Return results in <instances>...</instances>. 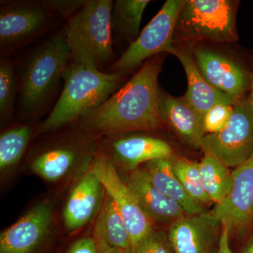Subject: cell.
I'll return each mask as SVG.
<instances>
[{"label": "cell", "instance_id": "obj_11", "mask_svg": "<svg viewBox=\"0 0 253 253\" xmlns=\"http://www.w3.org/2000/svg\"><path fill=\"white\" fill-rule=\"evenodd\" d=\"M195 63L211 85L234 100L243 99L251 88L252 74L230 55L208 46L195 44Z\"/></svg>", "mask_w": 253, "mask_h": 253}, {"label": "cell", "instance_id": "obj_12", "mask_svg": "<svg viewBox=\"0 0 253 253\" xmlns=\"http://www.w3.org/2000/svg\"><path fill=\"white\" fill-rule=\"evenodd\" d=\"M42 1H9L0 9V44L11 51L31 41L52 16Z\"/></svg>", "mask_w": 253, "mask_h": 253}, {"label": "cell", "instance_id": "obj_9", "mask_svg": "<svg viewBox=\"0 0 253 253\" xmlns=\"http://www.w3.org/2000/svg\"><path fill=\"white\" fill-rule=\"evenodd\" d=\"M89 169L101 181L105 193L112 199L126 221L131 244L148 235L154 229L153 221L141 209L130 188L122 180L109 156L99 151Z\"/></svg>", "mask_w": 253, "mask_h": 253}, {"label": "cell", "instance_id": "obj_26", "mask_svg": "<svg viewBox=\"0 0 253 253\" xmlns=\"http://www.w3.org/2000/svg\"><path fill=\"white\" fill-rule=\"evenodd\" d=\"M17 81L12 64L7 60L0 63V117L5 121L11 116L14 109L17 93Z\"/></svg>", "mask_w": 253, "mask_h": 253}, {"label": "cell", "instance_id": "obj_32", "mask_svg": "<svg viewBox=\"0 0 253 253\" xmlns=\"http://www.w3.org/2000/svg\"><path fill=\"white\" fill-rule=\"evenodd\" d=\"M94 239L97 246V253H126L122 250L111 246L103 239Z\"/></svg>", "mask_w": 253, "mask_h": 253}, {"label": "cell", "instance_id": "obj_18", "mask_svg": "<svg viewBox=\"0 0 253 253\" xmlns=\"http://www.w3.org/2000/svg\"><path fill=\"white\" fill-rule=\"evenodd\" d=\"M197 42H175L171 54L180 61L187 78V91L184 99L201 115L205 116L208 110L219 104L234 105L235 101L223 94L208 83L195 63L193 50Z\"/></svg>", "mask_w": 253, "mask_h": 253}, {"label": "cell", "instance_id": "obj_10", "mask_svg": "<svg viewBox=\"0 0 253 253\" xmlns=\"http://www.w3.org/2000/svg\"><path fill=\"white\" fill-rule=\"evenodd\" d=\"M54 206L38 203L13 225L1 231L0 253H44L51 241Z\"/></svg>", "mask_w": 253, "mask_h": 253}, {"label": "cell", "instance_id": "obj_25", "mask_svg": "<svg viewBox=\"0 0 253 253\" xmlns=\"http://www.w3.org/2000/svg\"><path fill=\"white\" fill-rule=\"evenodd\" d=\"M172 168L183 187L194 201L204 207L213 203L205 192L200 172L199 163L185 158L172 159Z\"/></svg>", "mask_w": 253, "mask_h": 253}, {"label": "cell", "instance_id": "obj_27", "mask_svg": "<svg viewBox=\"0 0 253 253\" xmlns=\"http://www.w3.org/2000/svg\"><path fill=\"white\" fill-rule=\"evenodd\" d=\"M126 253H174L167 234L153 229L148 235L130 245Z\"/></svg>", "mask_w": 253, "mask_h": 253}, {"label": "cell", "instance_id": "obj_28", "mask_svg": "<svg viewBox=\"0 0 253 253\" xmlns=\"http://www.w3.org/2000/svg\"><path fill=\"white\" fill-rule=\"evenodd\" d=\"M234 111V105L219 104L208 110L204 116V130L206 134L220 131L229 122Z\"/></svg>", "mask_w": 253, "mask_h": 253}, {"label": "cell", "instance_id": "obj_31", "mask_svg": "<svg viewBox=\"0 0 253 253\" xmlns=\"http://www.w3.org/2000/svg\"><path fill=\"white\" fill-rule=\"evenodd\" d=\"M229 236L230 234H229V229L225 226H222V231H221L217 253H233L229 245Z\"/></svg>", "mask_w": 253, "mask_h": 253}, {"label": "cell", "instance_id": "obj_20", "mask_svg": "<svg viewBox=\"0 0 253 253\" xmlns=\"http://www.w3.org/2000/svg\"><path fill=\"white\" fill-rule=\"evenodd\" d=\"M143 168L155 187L179 205L186 215H194L207 211L206 207L194 201L183 187L173 170L172 158L150 161Z\"/></svg>", "mask_w": 253, "mask_h": 253}, {"label": "cell", "instance_id": "obj_3", "mask_svg": "<svg viewBox=\"0 0 253 253\" xmlns=\"http://www.w3.org/2000/svg\"><path fill=\"white\" fill-rule=\"evenodd\" d=\"M71 58L72 51L64 31L51 37L28 56L19 82L23 111L36 116L44 110Z\"/></svg>", "mask_w": 253, "mask_h": 253}, {"label": "cell", "instance_id": "obj_7", "mask_svg": "<svg viewBox=\"0 0 253 253\" xmlns=\"http://www.w3.org/2000/svg\"><path fill=\"white\" fill-rule=\"evenodd\" d=\"M186 0H168L139 36L113 65L111 73L126 75L161 53H172L176 22Z\"/></svg>", "mask_w": 253, "mask_h": 253}, {"label": "cell", "instance_id": "obj_21", "mask_svg": "<svg viewBox=\"0 0 253 253\" xmlns=\"http://www.w3.org/2000/svg\"><path fill=\"white\" fill-rule=\"evenodd\" d=\"M93 237L103 239L125 253L130 247V236L126 221L112 199L106 193L95 224Z\"/></svg>", "mask_w": 253, "mask_h": 253}, {"label": "cell", "instance_id": "obj_4", "mask_svg": "<svg viewBox=\"0 0 253 253\" xmlns=\"http://www.w3.org/2000/svg\"><path fill=\"white\" fill-rule=\"evenodd\" d=\"M111 0H87L68 18L64 31L72 51V59L98 68L113 55Z\"/></svg>", "mask_w": 253, "mask_h": 253}, {"label": "cell", "instance_id": "obj_29", "mask_svg": "<svg viewBox=\"0 0 253 253\" xmlns=\"http://www.w3.org/2000/svg\"><path fill=\"white\" fill-rule=\"evenodd\" d=\"M86 2L84 0H45L43 5L53 14L71 18Z\"/></svg>", "mask_w": 253, "mask_h": 253}, {"label": "cell", "instance_id": "obj_17", "mask_svg": "<svg viewBox=\"0 0 253 253\" xmlns=\"http://www.w3.org/2000/svg\"><path fill=\"white\" fill-rule=\"evenodd\" d=\"M104 192L101 181L88 169L73 188L63 208V223L68 232L79 230L99 214Z\"/></svg>", "mask_w": 253, "mask_h": 253}, {"label": "cell", "instance_id": "obj_23", "mask_svg": "<svg viewBox=\"0 0 253 253\" xmlns=\"http://www.w3.org/2000/svg\"><path fill=\"white\" fill-rule=\"evenodd\" d=\"M149 0H116L113 1L112 28L131 42L139 36L141 18Z\"/></svg>", "mask_w": 253, "mask_h": 253}, {"label": "cell", "instance_id": "obj_6", "mask_svg": "<svg viewBox=\"0 0 253 253\" xmlns=\"http://www.w3.org/2000/svg\"><path fill=\"white\" fill-rule=\"evenodd\" d=\"M79 129L38 148L30 163L32 172L49 182L63 180L73 172H86L99 151L94 137Z\"/></svg>", "mask_w": 253, "mask_h": 253}, {"label": "cell", "instance_id": "obj_13", "mask_svg": "<svg viewBox=\"0 0 253 253\" xmlns=\"http://www.w3.org/2000/svg\"><path fill=\"white\" fill-rule=\"evenodd\" d=\"M232 174L230 193L212 211L229 234L242 236L253 225V156L236 168Z\"/></svg>", "mask_w": 253, "mask_h": 253}, {"label": "cell", "instance_id": "obj_30", "mask_svg": "<svg viewBox=\"0 0 253 253\" xmlns=\"http://www.w3.org/2000/svg\"><path fill=\"white\" fill-rule=\"evenodd\" d=\"M65 253H97V246L94 237H83L74 241Z\"/></svg>", "mask_w": 253, "mask_h": 253}, {"label": "cell", "instance_id": "obj_5", "mask_svg": "<svg viewBox=\"0 0 253 253\" xmlns=\"http://www.w3.org/2000/svg\"><path fill=\"white\" fill-rule=\"evenodd\" d=\"M239 5V1L234 0H186L176 22L174 41L185 43L237 41Z\"/></svg>", "mask_w": 253, "mask_h": 253}, {"label": "cell", "instance_id": "obj_15", "mask_svg": "<svg viewBox=\"0 0 253 253\" xmlns=\"http://www.w3.org/2000/svg\"><path fill=\"white\" fill-rule=\"evenodd\" d=\"M106 154L115 166L126 172L139 168L143 163L162 158H172L173 150L167 141L146 134H126L104 136Z\"/></svg>", "mask_w": 253, "mask_h": 253}, {"label": "cell", "instance_id": "obj_34", "mask_svg": "<svg viewBox=\"0 0 253 253\" xmlns=\"http://www.w3.org/2000/svg\"><path fill=\"white\" fill-rule=\"evenodd\" d=\"M251 94H250L249 99L251 104L253 105V73H252V79H251Z\"/></svg>", "mask_w": 253, "mask_h": 253}, {"label": "cell", "instance_id": "obj_1", "mask_svg": "<svg viewBox=\"0 0 253 253\" xmlns=\"http://www.w3.org/2000/svg\"><path fill=\"white\" fill-rule=\"evenodd\" d=\"M159 55L144 62L121 89L78 121V127L93 136L158 130L164 126L158 107Z\"/></svg>", "mask_w": 253, "mask_h": 253}, {"label": "cell", "instance_id": "obj_33", "mask_svg": "<svg viewBox=\"0 0 253 253\" xmlns=\"http://www.w3.org/2000/svg\"><path fill=\"white\" fill-rule=\"evenodd\" d=\"M239 253H253V231Z\"/></svg>", "mask_w": 253, "mask_h": 253}, {"label": "cell", "instance_id": "obj_19", "mask_svg": "<svg viewBox=\"0 0 253 253\" xmlns=\"http://www.w3.org/2000/svg\"><path fill=\"white\" fill-rule=\"evenodd\" d=\"M127 172L126 184L151 221L170 224L186 215L179 205L155 187L144 168L139 167Z\"/></svg>", "mask_w": 253, "mask_h": 253}, {"label": "cell", "instance_id": "obj_14", "mask_svg": "<svg viewBox=\"0 0 253 253\" xmlns=\"http://www.w3.org/2000/svg\"><path fill=\"white\" fill-rule=\"evenodd\" d=\"M221 231V221L206 211L174 221L167 236L174 253H217Z\"/></svg>", "mask_w": 253, "mask_h": 253}, {"label": "cell", "instance_id": "obj_8", "mask_svg": "<svg viewBox=\"0 0 253 253\" xmlns=\"http://www.w3.org/2000/svg\"><path fill=\"white\" fill-rule=\"evenodd\" d=\"M201 149L228 168H237L253 156V105L249 99L234 104L226 126L219 132L206 134Z\"/></svg>", "mask_w": 253, "mask_h": 253}, {"label": "cell", "instance_id": "obj_22", "mask_svg": "<svg viewBox=\"0 0 253 253\" xmlns=\"http://www.w3.org/2000/svg\"><path fill=\"white\" fill-rule=\"evenodd\" d=\"M199 166L205 192L213 204H220L232 189V172L224 163L209 155H205Z\"/></svg>", "mask_w": 253, "mask_h": 253}, {"label": "cell", "instance_id": "obj_24", "mask_svg": "<svg viewBox=\"0 0 253 253\" xmlns=\"http://www.w3.org/2000/svg\"><path fill=\"white\" fill-rule=\"evenodd\" d=\"M32 134L28 126H18L3 131L0 136V169L14 167L23 157Z\"/></svg>", "mask_w": 253, "mask_h": 253}, {"label": "cell", "instance_id": "obj_2", "mask_svg": "<svg viewBox=\"0 0 253 253\" xmlns=\"http://www.w3.org/2000/svg\"><path fill=\"white\" fill-rule=\"evenodd\" d=\"M71 61L63 73L64 84L59 99L38 126V135L79 121L116 92L125 76L122 73L101 72L89 63Z\"/></svg>", "mask_w": 253, "mask_h": 253}, {"label": "cell", "instance_id": "obj_16", "mask_svg": "<svg viewBox=\"0 0 253 253\" xmlns=\"http://www.w3.org/2000/svg\"><path fill=\"white\" fill-rule=\"evenodd\" d=\"M158 107L164 125L169 126L191 149H201L206 136L203 115L193 107L184 96L176 97L160 88Z\"/></svg>", "mask_w": 253, "mask_h": 253}]
</instances>
